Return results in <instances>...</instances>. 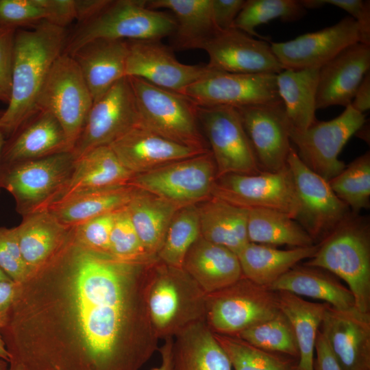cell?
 <instances>
[{
	"label": "cell",
	"instance_id": "6da1fadb",
	"mask_svg": "<svg viewBox=\"0 0 370 370\" xmlns=\"http://www.w3.org/2000/svg\"><path fill=\"white\" fill-rule=\"evenodd\" d=\"M153 262L88 248L71 232L17 283L0 328L9 370H140L158 349L145 299Z\"/></svg>",
	"mask_w": 370,
	"mask_h": 370
},
{
	"label": "cell",
	"instance_id": "7a4b0ae2",
	"mask_svg": "<svg viewBox=\"0 0 370 370\" xmlns=\"http://www.w3.org/2000/svg\"><path fill=\"white\" fill-rule=\"evenodd\" d=\"M68 31L47 21L16 30L11 95L0 117L5 140L36 111L37 100L55 60L63 53Z\"/></svg>",
	"mask_w": 370,
	"mask_h": 370
},
{
	"label": "cell",
	"instance_id": "3957f363",
	"mask_svg": "<svg viewBox=\"0 0 370 370\" xmlns=\"http://www.w3.org/2000/svg\"><path fill=\"white\" fill-rule=\"evenodd\" d=\"M147 0H81L75 25L67 34L63 53L71 55L96 39L161 40L173 36L176 21L169 13L152 10Z\"/></svg>",
	"mask_w": 370,
	"mask_h": 370
},
{
	"label": "cell",
	"instance_id": "277c9868",
	"mask_svg": "<svg viewBox=\"0 0 370 370\" xmlns=\"http://www.w3.org/2000/svg\"><path fill=\"white\" fill-rule=\"evenodd\" d=\"M304 264L325 269L343 280L355 307L370 312V225L367 218L351 214L318 243Z\"/></svg>",
	"mask_w": 370,
	"mask_h": 370
},
{
	"label": "cell",
	"instance_id": "5b68a950",
	"mask_svg": "<svg viewBox=\"0 0 370 370\" xmlns=\"http://www.w3.org/2000/svg\"><path fill=\"white\" fill-rule=\"evenodd\" d=\"M206 293L182 268L158 259L149 267L146 304L158 339L173 338L187 326L205 321Z\"/></svg>",
	"mask_w": 370,
	"mask_h": 370
},
{
	"label": "cell",
	"instance_id": "8992f818",
	"mask_svg": "<svg viewBox=\"0 0 370 370\" xmlns=\"http://www.w3.org/2000/svg\"><path fill=\"white\" fill-rule=\"evenodd\" d=\"M140 125L175 143L210 151L198 127L197 106L184 95L128 77Z\"/></svg>",
	"mask_w": 370,
	"mask_h": 370
},
{
	"label": "cell",
	"instance_id": "52a82bcc",
	"mask_svg": "<svg viewBox=\"0 0 370 370\" xmlns=\"http://www.w3.org/2000/svg\"><path fill=\"white\" fill-rule=\"evenodd\" d=\"M280 311L276 291L243 275L225 288L206 294L205 321L218 334L236 336Z\"/></svg>",
	"mask_w": 370,
	"mask_h": 370
},
{
	"label": "cell",
	"instance_id": "ba28073f",
	"mask_svg": "<svg viewBox=\"0 0 370 370\" xmlns=\"http://www.w3.org/2000/svg\"><path fill=\"white\" fill-rule=\"evenodd\" d=\"M75 160L66 152L0 166V188L12 195L22 217L45 210L70 176Z\"/></svg>",
	"mask_w": 370,
	"mask_h": 370
},
{
	"label": "cell",
	"instance_id": "9c48e42d",
	"mask_svg": "<svg viewBox=\"0 0 370 370\" xmlns=\"http://www.w3.org/2000/svg\"><path fill=\"white\" fill-rule=\"evenodd\" d=\"M93 105L82 73L73 60L62 53L54 62L39 94L36 110L53 114L73 151Z\"/></svg>",
	"mask_w": 370,
	"mask_h": 370
},
{
	"label": "cell",
	"instance_id": "30bf717a",
	"mask_svg": "<svg viewBox=\"0 0 370 370\" xmlns=\"http://www.w3.org/2000/svg\"><path fill=\"white\" fill-rule=\"evenodd\" d=\"M216 179V165L209 151L135 175L128 184L181 208L210 198Z\"/></svg>",
	"mask_w": 370,
	"mask_h": 370
},
{
	"label": "cell",
	"instance_id": "8fae6325",
	"mask_svg": "<svg viewBox=\"0 0 370 370\" xmlns=\"http://www.w3.org/2000/svg\"><path fill=\"white\" fill-rule=\"evenodd\" d=\"M364 114L351 105L336 118L328 121L317 120L304 130L290 126V139L297 147L302 162L327 181L339 174L345 167L338 156L348 140L363 126Z\"/></svg>",
	"mask_w": 370,
	"mask_h": 370
},
{
	"label": "cell",
	"instance_id": "7c38bea8",
	"mask_svg": "<svg viewBox=\"0 0 370 370\" xmlns=\"http://www.w3.org/2000/svg\"><path fill=\"white\" fill-rule=\"evenodd\" d=\"M197 114L216 165L217 178L262 172L236 108L197 106Z\"/></svg>",
	"mask_w": 370,
	"mask_h": 370
},
{
	"label": "cell",
	"instance_id": "4fadbf2b",
	"mask_svg": "<svg viewBox=\"0 0 370 370\" xmlns=\"http://www.w3.org/2000/svg\"><path fill=\"white\" fill-rule=\"evenodd\" d=\"M299 202L295 220L319 243L352 212L328 181L310 169L292 147L287 158Z\"/></svg>",
	"mask_w": 370,
	"mask_h": 370
},
{
	"label": "cell",
	"instance_id": "5bb4252c",
	"mask_svg": "<svg viewBox=\"0 0 370 370\" xmlns=\"http://www.w3.org/2000/svg\"><path fill=\"white\" fill-rule=\"evenodd\" d=\"M212 196L246 209L266 208L284 212L295 220L297 195L288 165L276 172L230 173L216 179Z\"/></svg>",
	"mask_w": 370,
	"mask_h": 370
},
{
	"label": "cell",
	"instance_id": "9a60e30c",
	"mask_svg": "<svg viewBox=\"0 0 370 370\" xmlns=\"http://www.w3.org/2000/svg\"><path fill=\"white\" fill-rule=\"evenodd\" d=\"M276 74H243L210 68L209 72L184 92L198 106L235 108L282 101Z\"/></svg>",
	"mask_w": 370,
	"mask_h": 370
},
{
	"label": "cell",
	"instance_id": "2e32d148",
	"mask_svg": "<svg viewBox=\"0 0 370 370\" xmlns=\"http://www.w3.org/2000/svg\"><path fill=\"white\" fill-rule=\"evenodd\" d=\"M139 123L133 90L125 77L93 103L72 153L77 158L94 148L110 145Z\"/></svg>",
	"mask_w": 370,
	"mask_h": 370
},
{
	"label": "cell",
	"instance_id": "e0dca14e",
	"mask_svg": "<svg viewBox=\"0 0 370 370\" xmlns=\"http://www.w3.org/2000/svg\"><path fill=\"white\" fill-rule=\"evenodd\" d=\"M125 76L145 80L182 95L210 71L207 64H185L161 40H127Z\"/></svg>",
	"mask_w": 370,
	"mask_h": 370
},
{
	"label": "cell",
	"instance_id": "ac0fdd59",
	"mask_svg": "<svg viewBox=\"0 0 370 370\" xmlns=\"http://www.w3.org/2000/svg\"><path fill=\"white\" fill-rule=\"evenodd\" d=\"M197 49L209 57L212 69L243 74H276L284 69L266 40L234 27L217 30Z\"/></svg>",
	"mask_w": 370,
	"mask_h": 370
},
{
	"label": "cell",
	"instance_id": "d6986e66",
	"mask_svg": "<svg viewBox=\"0 0 370 370\" xmlns=\"http://www.w3.org/2000/svg\"><path fill=\"white\" fill-rule=\"evenodd\" d=\"M360 42L358 23L347 16L332 26L270 45L284 69L301 70L321 68L343 50Z\"/></svg>",
	"mask_w": 370,
	"mask_h": 370
},
{
	"label": "cell",
	"instance_id": "ffe728a7",
	"mask_svg": "<svg viewBox=\"0 0 370 370\" xmlns=\"http://www.w3.org/2000/svg\"><path fill=\"white\" fill-rule=\"evenodd\" d=\"M236 109L261 170L276 172L285 167L292 147L282 101Z\"/></svg>",
	"mask_w": 370,
	"mask_h": 370
},
{
	"label": "cell",
	"instance_id": "44dd1931",
	"mask_svg": "<svg viewBox=\"0 0 370 370\" xmlns=\"http://www.w3.org/2000/svg\"><path fill=\"white\" fill-rule=\"evenodd\" d=\"M319 330L343 370H370V312L329 305Z\"/></svg>",
	"mask_w": 370,
	"mask_h": 370
},
{
	"label": "cell",
	"instance_id": "7402d4cb",
	"mask_svg": "<svg viewBox=\"0 0 370 370\" xmlns=\"http://www.w3.org/2000/svg\"><path fill=\"white\" fill-rule=\"evenodd\" d=\"M109 146L122 165L134 175L209 151L175 143L140 124Z\"/></svg>",
	"mask_w": 370,
	"mask_h": 370
},
{
	"label": "cell",
	"instance_id": "603a6c76",
	"mask_svg": "<svg viewBox=\"0 0 370 370\" xmlns=\"http://www.w3.org/2000/svg\"><path fill=\"white\" fill-rule=\"evenodd\" d=\"M370 69V46L354 44L323 65L319 71L316 108L349 106Z\"/></svg>",
	"mask_w": 370,
	"mask_h": 370
},
{
	"label": "cell",
	"instance_id": "cb8c5ba5",
	"mask_svg": "<svg viewBox=\"0 0 370 370\" xmlns=\"http://www.w3.org/2000/svg\"><path fill=\"white\" fill-rule=\"evenodd\" d=\"M72 152L65 132L50 112L38 110L5 141L0 166Z\"/></svg>",
	"mask_w": 370,
	"mask_h": 370
},
{
	"label": "cell",
	"instance_id": "d4e9b609",
	"mask_svg": "<svg viewBox=\"0 0 370 370\" xmlns=\"http://www.w3.org/2000/svg\"><path fill=\"white\" fill-rule=\"evenodd\" d=\"M127 55V40L110 39L89 41L69 55L79 66L93 103L126 77Z\"/></svg>",
	"mask_w": 370,
	"mask_h": 370
},
{
	"label": "cell",
	"instance_id": "484cf974",
	"mask_svg": "<svg viewBox=\"0 0 370 370\" xmlns=\"http://www.w3.org/2000/svg\"><path fill=\"white\" fill-rule=\"evenodd\" d=\"M134 175L122 165L109 145L94 148L76 158L70 176L47 209L76 193L128 184Z\"/></svg>",
	"mask_w": 370,
	"mask_h": 370
},
{
	"label": "cell",
	"instance_id": "4316f807",
	"mask_svg": "<svg viewBox=\"0 0 370 370\" xmlns=\"http://www.w3.org/2000/svg\"><path fill=\"white\" fill-rule=\"evenodd\" d=\"M22 217L15 230L21 254L29 275L62 248L71 234L72 227L60 223L47 210Z\"/></svg>",
	"mask_w": 370,
	"mask_h": 370
},
{
	"label": "cell",
	"instance_id": "83f0119b",
	"mask_svg": "<svg viewBox=\"0 0 370 370\" xmlns=\"http://www.w3.org/2000/svg\"><path fill=\"white\" fill-rule=\"evenodd\" d=\"M182 268L206 294L225 288L243 276L234 252L201 236L188 250Z\"/></svg>",
	"mask_w": 370,
	"mask_h": 370
},
{
	"label": "cell",
	"instance_id": "f1b7e54d",
	"mask_svg": "<svg viewBox=\"0 0 370 370\" xmlns=\"http://www.w3.org/2000/svg\"><path fill=\"white\" fill-rule=\"evenodd\" d=\"M172 370H232L231 362L205 321L195 322L173 338Z\"/></svg>",
	"mask_w": 370,
	"mask_h": 370
},
{
	"label": "cell",
	"instance_id": "f546056e",
	"mask_svg": "<svg viewBox=\"0 0 370 370\" xmlns=\"http://www.w3.org/2000/svg\"><path fill=\"white\" fill-rule=\"evenodd\" d=\"M270 288L324 301L339 310L355 307L352 293L337 277L325 269L304 264L292 267Z\"/></svg>",
	"mask_w": 370,
	"mask_h": 370
},
{
	"label": "cell",
	"instance_id": "4dcf8cb0",
	"mask_svg": "<svg viewBox=\"0 0 370 370\" xmlns=\"http://www.w3.org/2000/svg\"><path fill=\"white\" fill-rule=\"evenodd\" d=\"M136 190V188L126 184L79 192L56 202L47 210L62 224L73 227L125 208Z\"/></svg>",
	"mask_w": 370,
	"mask_h": 370
},
{
	"label": "cell",
	"instance_id": "1f68e13d",
	"mask_svg": "<svg viewBox=\"0 0 370 370\" xmlns=\"http://www.w3.org/2000/svg\"><path fill=\"white\" fill-rule=\"evenodd\" d=\"M201 236L237 254L248 243V209L211 196L198 206Z\"/></svg>",
	"mask_w": 370,
	"mask_h": 370
},
{
	"label": "cell",
	"instance_id": "d6a6232c",
	"mask_svg": "<svg viewBox=\"0 0 370 370\" xmlns=\"http://www.w3.org/2000/svg\"><path fill=\"white\" fill-rule=\"evenodd\" d=\"M318 243L308 247L279 249L273 246L248 243L236 255L243 275L270 288L282 275L316 253Z\"/></svg>",
	"mask_w": 370,
	"mask_h": 370
},
{
	"label": "cell",
	"instance_id": "836d02e7",
	"mask_svg": "<svg viewBox=\"0 0 370 370\" xmlns=\"http://www.w3.org/2000/svg\"><path fill=\"white\" fill-rule=\"evenodd\" d=\"M320 68L284 69L276 77L279 96L291 126L304 130L315 116L318 76Z\"/></svg>",
	"mask_w": 370,
	"mask_h": 370
},
{
	"label": "cell",
	"instance_id": "e575fe53",
	"mask_svg": "<svg viewBox=\"0 0 370 370\" xmlns=\"http://www.w3.org/2000/svg\"><path fill=\"white\" fill-rule=\"evenodd\" d=\"M126 209L146 251L157 257L170 223L180 208L154 194L137 188Z\"/></svg>",
	"mask_w": 370,
	"mask_h": 370
},
{
	"label": "cell",
	"instance_id": "d590c367",
	"mask_svg": "<svg viewBox=\"0 0 370 370\" xmlns=\"http://www.w3.org/2000/svg\"><path fill=\"white\" fill-rule=\"evenodd\" d=\"M280 310L294 331L299 349L297 370H314V347L328 303L307 301L287 291H276Z\"/></svg>",
	"mask_w": 370,
	"mask_h": 370
},
{
	"label": "cell",
	"instance_id": "8d00e7d4",
	"mask_svg": "<svg viewBox=\"0 0 370 370\" xmlns=\"http://www.w3.org/2000/svg\"><path fill=\"white\" fill-rule=\"evenodd\" d=\"M146 4L152 10L171 12L177 24L173 36L178 49H197L217 31L212 19V0H147Z\"/></svg>",
	"mask_w": 370,
	"mask_h": 370
},
{
	"label": "cell",
	"instance_id": "74e56055",
	"mask_svg": "<svg viewBox=\"0 0 370 370\" xmlns=\"http://www.w3.org/2000/svg\"><path fill=\"white\" fill-rule=\"evenodd\" d=\"M247 230L250 243L293 247L317 244L291 216L276 210L248 209Z\"/></svg>",
	"mask_w": 370,
	"mask_h": 370
},
{
	"label": "cell",
	"instance_id": "f35d334b",
	"mask_svg": "<svg viewBox=\"0 0 370 370\" xmlns=\"http://www.w3.org/2000/svg\"><path fill=\"white\" fill-rule=\"evenodd\" d=\"M77 18V0H0L1 26L18 29L47 21L66 28Z\"/></svg>",
	"mask_w": 370,
	"mask_h": 370
},
{
	"label": "cell",
	"instance_id": "ab89813d",
	"mask_svg": "<svg viewBox=\"0 0 370 370\" xmlns=\"http://www.w3.org/2000/svg\"><path fill=\"white\" fill-rule=\"evenodd\" d=\"M200 236L198 206L180 208L170 223L163 244L157 254L158 259L166 264L182 267L188 250Z\"/></svg>",
	"mask_w": 370,
	"mask_h": 370
},
{
	"label": "cell",
	"instance_id": "60d3db41",
	"mask_svg": "<svg viewBox=\"0 0 370 370\" xmlns=\"http://www.w3.org/2000/svg\"><path fill=\"white\" fill-rule=\"evenodd\" d=\"M214 335L234 370H297L295 358L260 349L238 336Z\"/></svg>",
	"mask_w": 370,
	"mask_h": 370
},
{
	"label": "cell",
	"instance_id": "b9f144b4",
	"mask_svg": "<svg viewBox=\"0 0 370 370\" xmlns=\"http://www.w3.org/2000/svg\"><path fill=\"white\" fill-rule=\"evenodd\" d=\"M306 9L300 0H247L237 16L234 27L251 36L265 40L268 37L260 35L256 27L280 18L284 22L301 19Z\"/></svg>",
	"mask_w": 370,
	"mask_h": 370
},
{
	"label": "cell",
	"instance_id": "7bdbcfd3",
	"mask_svg": "<svg viewBox=\"0 0 370 370\" xmlns=\"http://www.w3.org/2000/svg\"><path fill=\"white\" fill-rule=\"evenodd\" d=\"M335 195L354 213L370 204V153L354 159L337 175L328 181Z\"/></svg>",
	"mask_w": 370,
	"mask_h": 370
},
{
	"label": "cell",
	"instance_id": "ee69618b",
	"mask_svg": "<svg viewBox=\"0 0 370 370\" xmlns=\"http://www.w3.org/2000/svg\"><path fill=\"white\" fill-rule=\"evenodd\" d=\"M236 336L260 349L299 359L294 331L281 311L271 319L251 326Z\"/></svg>",
	"mask_w": 370,
	"mask_h": 370
},
{
	"label": "cell",
	"instance_id": "f6af8a7d",
	"mask_svg": "<svg viewBox=\"0 0 370 370\" xmlns=\"http://www.w3.org/2000/svg\"><path fill=\"white\" fill-rule=\"evenodd\" d=\"M110 253L115 257L132 260L153 261L144 248L131 221L126 206L116 215L110 236Z\"/></svg>",
	"mask_w": 370,
	"mask_h": 370
},
{
	"label": "cell",
	"instance_id": "bcb514c9",
	"mask_svg": "<svg viewBox=\"0 0 370 370\" xmlns=\"http://www.w3.org/2000/svg\"><path fill=\"white\" fill-rule=\"evenodd\" d=\"M119 210L99 215L73 226L74 239L88 248L110 253V236Z\"/></svg>",
	"mask_w": 370,
	"mask_h": 370
},
{
	"label": "cell",
	"instance_id": "7dc6e473",
	"mask_svg": "<svg viewBox=\"0 0 370 370\" xmlns=\"http://www.w3.org/2000/svg\"><path fill=\"white\" fill-rule=\"evenodd\" d=\"M0 269L16 283L23 282L29 275L19 249L15 227H0Z\"/></svg>",
	"mask_w": 370,
	"mask_h": 370
},
{
	"label": "cell",
	"instance_id": "c3c4849f",
	"mask_svg": "<svg viewBox=\"0 0 370 370\" xmlns=\"http://www.w3.org/2000/svg\"><path fill=\"white\" fill-rule=\"evenodd\" d=\"M303 6L318 8L324 5L338 7L350 14L358 23L361 43L370 46V1L363 0H300Z\"/></svg>",
	"mask_w": 370,
	"mask_h": 370
},
{
	"label": "cell",
	"instance_id": "681fc988",
	"mask_svg": "<svg viewBox=\"0 0 370 370\" xmlns=\"http://www.w3.org/2000/svg\"><path fill=\"white\" fill-rule=\"evenodd\" d=\"M17 29L0 25V101L9 103L12 89L14 45Z\"/></svg>",
	"mask_w": 370,
	"mask_h": 370
},
{
	"label": "cell",
	"instance_id": "f907efd6",
	"mask_svg": "<svg viewBox=\"0 0 370 370\" xmlns=\"http://www.w3.org/2000/svg\"><path fill=\"white\" fill-rule=\"evenodd\" d=\"M246 0H212V13L217 30L234 27V21Z\"/></svg>",
	"mask_w": 370,
	"mask_h": 370
},
{
	"label": "cell",
	"instance_id": "816d5d0a",
	"mask_svg": "<svg viewBox=\"0 0 370 370\" xmlns=\"http://www.w3.org/2000/svg\"><path fill=\"white\" fill-rule=\"evenodd\" d=\"M314 354V370H343L320 330L315 342Z\"/></svg>",
	"mask_w": 370,
	"mask_h": 370
},
{
	"label": "cell",
	"instance_id": "f5cc1de1",
	"mask_svg": "<svg viewBox=\"0 0 370 370\" xmlns=\"http://www.w3.org/2000/svg\"><path fill=\"white\" fill-rule=\"evenodd\" d=\"M351 106L357 112L364 114L370 108V72L369 71L359 84Z\"/></svg>",
	"mask_w": 370,
	"mask_h": 370
},
{
	"label": "cell",
	"instance_id": "db71d44e",
	"mask_svg": "<svg viewBox=\"0 0 370 370\" xmlns=\"http://www.w3.org/2000/svg\"><path fill=\"white\" fill-rule=\"evenodd\" d=\"M17 288V283L0 281V312L6 311L10 306Z\"/></svg>",
	"mask_w": 370,
	"mask_h": 370
},
{
	"label": "cell",
	"instance_id": "11a10c76",
	"mask_svg": "<svg viewBox=\"0 0 370 370\" xmlns=\"http://www.w3.org/2000/svg\"><path fill=\"white\" fill-rule=\"evenodd\" d=\"M173 338L164 340V343L158 349L160 353L161 361L159 366L151 370H172L171 368V349Z\"/></svg>",
	"mask_w": 370,
	"mask_h": 370
},
{
	"label": "cell",
	"instance_id": "9f6ffc18",
	"mask_svg": "<svg viewBox=\"0 0 370 370\" xmlns=\"http://www.w3.org/2000/svg\"><path fill=\"white\" fill-rule=\"evenodd\" d=\"M7 311V310H6ZM6 311L0 312V328L3 325L5 319ZM0 358L9 362V354L0 334Z\"/></svg>",
	"mask_w": 370,
	"mask_h": 370
},
{
	"label": "cell",
	"instance_id": "6f0895ef",
	"mask_svg": "<svg viewBox=\"0 0 370 370\" xmlns=\"http://www.w3.org/2000/svg\"><path fill=\"white\" fill-rule=\"evenodd\" d=\"M0 370H9L8 362L0 358Z\"/></svg>",
	"mask_w": 370,
	"mask_h": 370
},
{
	"label": "cell",
	"instance_id": "680465c9",
	"mask_svg": "<svg viewBox=\"0 0 370 370\" xmlns=\"http://www.w3.org/2000/svg\"><path fill=\"white\" fill-rule=\"evenodd\" d=\"M5 141V138L4 136L3 135V134L0 132V158H1V151L4 145ZM0 190H1V188H0Z\"/></svg>",
	"mask_w": 370,
	"mask_h": 370
},
{
	"label": "cell",
	"instance_id": "91938a15",
	"mask_svg": "<svg viewBox=\"0 0 370 370\" xmlns=\"http://www.w3.org/2000/svg\"><path fill=\"white\" fill-rule=\"evenodd\" d=\"M10 280H11L0 269V281H10Z\"/></svg>",
	"mask_w": 370,
	"mask_h": 370
},
{
	"label": "cell",
	"instance_id": "94428289",
	"mask_svg": "<svg viewBox=\"0 0 370 370\" xmlns=\"http://www.w3.org/2000/svg\"><path fill=\"white\" fill-rule=\"evenodd\" d=\"M3 111H2V110H0V117H1V116L2 115V114H3Z\"/></svg>",
	"mask_w": 370,
	"mask_h": 370
}]
</instances>
